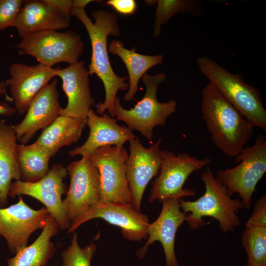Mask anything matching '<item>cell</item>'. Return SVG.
<instances>
[{"label": "cell", "mask_w": 266, "mask_h": 266, "mask_svg": "<svg viewBox=\"0 0 266 266\" xmlns=\"http://www.w3.org/2000/svg\"><path fill=\"white\" fill-rule=\"evenodd\" d=\"M71 16L78 19L85 27L89 36L92 56L88 71L90 75L96 74L102 81L105 92V100L96 105V113L101 116L108 110L110 116L115 117L114 103L119 90L128 89L126 76L120 77L113 71L108 54L107 37L120 34L118 17L114 13L103 9L93 10L92 16L93 23L86 13L85 8L72 7Z\"/></svg>", "instance_id": "cell-1"}, {"label": "cell", "mask_w": 266, "mask_h": 266, "mask_svg": "<svg viewBox=\"0 0 266 266\" xmlns=\"http://www.w3.org/2000/svg\"><path fill=\"white\" fill-rule=\"evenodd\" d=\"M201 113L214 144L235 157L250 140L254 127L210 82L201 93Z\"/></svg>", "instance_id": "cell-2"}, {"label": "cell", "mask_w": 266, "mask_h": 266, "mask_svg": "<svg viewBox=\"0 0 266 266\" xmlns=\"http://www.w3.org/2000/svg\"><path fill=\"white\" fill-rule=\"evenodd\" d=\"M201 179L205 189L201 197L193 201L179 199L182 211L188 213L185 221L191 229L195 230L206 224L203 217H211L218 221L223 233L233 231L241 225L237 214L243 208L241 200L231 198L210 166L202 171Z\"/></svg>", "instance_id": "cell-3"}, {"label": "cell", "mask_w": 266, "mask_h": 266, "mask_svg": "<svg viewBox=\"0 0 266 266\" xmlns=\"http://www.w3.org/2000/svg\"><path fill=\"white\" fill-rule=\"evenodd\" d=\"M200 73L253 127L266 132V110L258 89L239 74L230 72L207 55L197 59Z\"/></svg>", "instance_id": "cell-4"}, {"label": "cell", "mask_w": 266, "mask_h": 266, "mask_svg": "<svg viewBox=\"0 0 266 266\" xmlns=\"http://www.w3.org/2000/svg\"><path fill=\"white\" fill-rule=\"evenodd\" d=\"M166 77L163 72L154 75L145 73L142 77L146 88L145 94L130 109L124 108L117 96L113 107L116 119L125 122L131 130L137 131L148 140H151L154 128L165 126L166 119L176 110L177 104L174 100L161 102L157 99L158 87Z\"/></svg>", "instance_id": "cell-5"}, {"label": "cell", "mask_w": 266, "mask_h": 266, "mask_svg": "<svg viewBox=\"0 0 266 266\" xmlns=\"http://www.w3.org/2000/svg\"><path fill=\"white\" fill-rule=\"evenodd\" d=\"M238 165L231 168L220 169L216 178L227 189L231 196L237 193L243 208L249 209L258 182L266 171V137L259 135L255 143L246 146L235 158Z\"/></svg>", "instance_id": "cell-6"}, {"label": "cell", "mask_w": 266, "mask_h": 266, "mask_svg": "<svg viewBox=\"0 0 266 266\" xmlns=\"http://www.w3.org/2000/svg\"><path fill=\"white\" fill-rule=\"evenodd\" d=\"M84 46L80 35L73 31L47 30L24 37L16 48L21 54L35 58L39 64L52 67L61 62L69 65L77 63Z\"/></svg>", "instance_id": "cell-7"}, {"label": "cell", "mask_w": 266, "mask_h": 266, "mask_svg": "<svg viewBox=\"0 0 266 266\" xmlns=\"http://www.w3.org/2000/svg\"><path fill=\"white\" fill-rule=\"evenodd\" d=\"M161 154L159 174L152 183L148 201L153 203L158 200L162 202L167 199L195 196V191L183 188V185L191 173L207 166L211 159H199L184 152L176 155L166 150H161Z\"/></svg>", "instance_id": "cell-8"}, {"label": "cell", "mask_w": 266, "mask_h": 266, "mask_svg": "<svg viewBox=\"0 0 266 266\" xmlns=\"http://www.w3.org/2000/svg\"><path fill=\"white\" fill-rule=\"evenodd\" d=\"M99 169L101 194L99 201L131 204V195L126 176L129 154L123 146L98 148L89 156Z\"/></svg>", "instance_id": "cell-9"}, {"label": "cell", "mask_w": 266, "mask_h": 266, "mask_svg": "<svg viewBox=\"0 0 266 266\" xmlns=\"http://www.w3.org/2000/svg\"><path fill=\"white\" fill-rule=\"evenodd\" d=\"M68 174L67 168L61 164H54L47 174L35 182L17 180L11 183L8 196L15 198L22 195L32 197L43 203L58 222L61 230L69 229L71 222L65 212L62 195L66 194L64 180Z\"/></svg>", "instance_id": "cell-10"}, {"label": "cell", "mask_w": 266, "mask_h": 266, "mask_svg": "<svg viewBox=\"0 0 266 266\" xmlns=\"http://www.w3.org/2000/svg\"><path fill=\"white\" fill-rule=\"evenodd\" d=\"M66 168L70 182L62 203L71 222L100 200L101 182L99 169L88 156L71 162Z\"/></svg>", "instance_id": "cell-11"}, {"label": "cell", "mask_w": 266, "mask_h": 266, "mask_svg": "<svg viewBox=\"0 0 266 266\" xmlns=\"http://www.w3.org/2000/svg\"><path fill=\"white\" fill-rule=\"evenodd\" d=\"M130 154L126 163V176L131 195V204L140 211L142 199L149 181L159 173L162 161L159 138L149 147L143 146L138 137L129 141Z\"/></svg>", "instance_id": "cell-12"}, {"label": "cell", "mask_w": 266, "mask_h": 266, "mask_svg": "<svg viewBox=\"0 0 266 266\" xmlns=\"http://www.w3.org/2000/svg\"><path fill=\"white\" fill-rule=\"evenodd\" d=\"M50 215L46 208L32 209L21 197L17 203L0 208V235L6 240L10 252L16 254L26 247L32 233L43 229Z\"/></svg>", "instance_id": "cell-13"}, {"label": "cell", "mask_w": 266, "mask_h": 266, "mask_svg": "<svg viewBox=\"0 0 266 266\" xmlns=\"http://www.w3.org/2000/svg\"><path fill=\"white\" fill-rule=\"evenodd\" d=\"M98 218L119 227L123 236L129 240L140 241L148 238L150 223L146 215L135 210L131 204L101 201L72 220L68 233H73L84 223Z\"/></svg>", "instance_id": "cell-14"}, {"label": "cell", "mask_w": 266, "mask_h": 266, "mask_svg": "<svg viewBox=\"0 0 266 266\" xmlns=\"http://www.w3.org/2000/svg\"><path fill=\"white\" fill-rule=\"evenodd\" d=\"M160 215L148 229V238L145 244L136 251L143 259L150 245L160 241L163 247L166 266H179L174 250L175 238L179 227L186 221V214L181 211L179 200L167 199L162 202Z\"/></svg>", "instance_id": "cell-15"}, {"label": "cell", "mask_w": 266, "mask_h": 266, "mask_svg": "<svg viewBox=\"0 0 266 266\" xmlns=\"http://www.w3.org/2000/svg\"><path fill=\"white\" fill-rule=\"evenodd\" d=\"M58 67L40 64L29 66L14 63L9 66L8 79L16 111L20 114L27 112L31 102L50 80L56 76Z\"/></svg>", "instance_id": "cell-16"}, {"label": "cell", "mask_w": 266, "mask_h": 266, "mask_svg": "<svg viewBox=\"0 0 266 266\" xmlns=\"http://www.w3.org/2000/svg\"><path fill=\"white\" fill-rule=\"evenodd\" d=\"M57 84L55 78L44 87L31 102L23 120L14 126L21 144H26L37 132L50 125L60 115Z\"/></svg>", "instance_id": "cell-17"}, {"label": "cell", "mask_w": 266, "mask_h": 266, "mask_svg": "<svg viewBox=\"0 0 266 266\" xmlns=\"http://www.w3.org/2000/svg\"><path fill=\"white\" fill-rule=\"evenodd\" d=\"M89 72L83 61L61 68L58 67L56 76L63 82V89L67 97V103L62 108L60 115L87 118L91 107L95 104L90 86Z\"/></svg>", "instance_id": "cell-18"}, {"label": "cell", "mask_w": 266, "mask_h": 266, "mask_svg": "<svg viewBox=\"0 0 266 266\" xmlns=\"http://www.w3.org/2000/svg\"><path fill=\"white\" fill-rule=\"evenodd\" d=\"M86 125L90 130L87 139L82 146L69 151L70 156H89L101 147L123 146L126 141L135 137L127 126L119 125L116 119L105 113L99 116L92 109L87 114Z\"/></svg>", "instance_id": "cell-19"}, {"label": "cell", "mask_w": 266, "mask_h": 266, "mask_svg": "<svg viewBox=\"0 0 266 266\" xmlns=\"http://www.w3.org/2000/svg\"><path fill=\"white\" fill-rule=\"evenodd\" d=\"M70 18L66 17L45 0L24 1L13 27L23 38L31 34L47 30L58 31L69 26Z\"/></svg>", "instance_id": "cell-20"}, {"label": "cell", "mask_w": 266, "mask_h": 266, "mask_svg": "<svg viewBox=\"0 0 266 266\" xmlns=\"http://www.w3.org/2000/svg\"><path fill=\"white\" fill-rule=\"evenodd\" d=\"M17 135L14 126L0 119V206L7 204L8 191L13 179L21 180L17 158Z\"/></svg>", "instance_id": "cell-21"}, {"label": "cell", "mask_w": 266, "mask_h": 266, "mask_svg": "<svg viewBox=\"0 0 266 266\" xmlns=\"http://www.w3.org/2000/svg\"><path fill=\"white\" fill-rule=\"evenodd\" d=\"M59 228L58 222L50 215L41 233L34 242L7 259V266H46L56 250L51 239L58 233Z\"/></svg>", "instance_id": "cell-22"}, {"label": "cell", "mask_w": 266, "mask_h": 266, "mask_svg": "<svg viewBox=\"0 0 266 266\" xmlns=\"http://www.w3.org/2000/svg\"><path fill=\"white\" fill-rule=\"evenodd\" d=\"M87 118L60 115L43 129L35 142L54 156L62 147L70 146L80 137Z\"/></svg>", "instance_id": "cell-23"}, {"label": "cell", "mask_w": 266, "mask_h": 266, "mask_svg": "<svg viewBox=\"0 0 266 266\" xmlns=\"http://www.w3.org/2000/svg\"><path fill=\"white\" fill-rule=\"evenodd\" d=\"M108 52L119 56L127 67L129 83L128 91L124 96V100L130 101L138 90V84L141 78L152 67L163 63L164 57L161 54L150 56L136 52V48L128 49L125 47L123 42L113 39L110 42Z\"/></svg>", "instance_id": "cell-24"}, {"label": "cell", "mask_w": 266, "mask_h": 266, "mask_svg": "<svg viewBox=\"0 0 266 266\" xmlns=\"http://www.w3.org/2000/svg\"><path fill=\"white\" fill-rule=\"evenodd\" d=\"M52 157L47 149L35 142L30 145L17 144V158L23 181L35 182L44 177L49 170Z\"/></svg>", "instance_id": "cell-25"}, {"label": "cell", "mask_w": 266, "mask_h": 266, "mask_svg": "<svg viewBox=\"0 0 266 266\" xmlns=\"http://www.w3.org/2000/svg\"><path fill=\"white\" fill-rule=\"evenodd\" d=\"M155 19L153 34L158 37L161 34L162 26L166 24L175 15L189 12L198 16L201 14L200 2L194 0H157Z\"/></svg>", "instance_id": "cell-26"}, {"label": "cell", "mask_w": 266, "mask_h": 266, "mask_svg": "<svg viewBox=\"0 0 266 266\" xmlns=\"http://www.w3.org/2000/svg\"><path fill=\"white\" fill-rule=\"evenodd\" d=\"M241 242L247 255V265H266V227L245 226Z\"/></svg>", "instance_id": "cell-27"}, {"label": "cell", "mask_w": 266, "mask_h": 266, "mask_svg": "<svg viewBox=\"0 0 266 266\" xmlns=\"http://www.w3.org/2000/svg\"><path fill=\"white\" fill-rule=\"evenodd\" d=\"M97 250L94 243L84 248L79 246L77 234L73 233L70 244L61 253L62 266H91V260Z\"/></svg>", "instance_id": "cell-28"}, {"label": "cell", "mask_w": 266, "mask_h": 266, "mask_svg": "<svg viewBox=\"0 0 266 266\" xmlns=\"http://www.w3.org/2000/svg\"><path fill=\"white\" fill-rule=\"evenodd\" d=\"M24 1L22 0H0V31L13 27Z\"/></svg>", "instance_id": "cell-29"}, {"label": "cell", "mask_w": 266, "mask_h": 266, "mask_svg": "<svg viewBox=\"0 0 266 266\" xmlns=\"http://www.w3.org/2000/svg\"><path fill=\"white\" fill-rule=\"evenodd\" d=\"M245 226L266 227V196H262L255 203Z\"/></svg>", "instance_id": "cell-30"}, {"label": "cell", "mask_w": 266, "mask_h": 266, "mask_svg": "<svg viewBox=\"0 0 266 266\" xmlns=\"http://www.w3.org/2000/svg\"><path fill=\"white\" fill-rule=\"evenodd\" d=\"M105 4L124 15L133 14L137 8V3L134 0H109Z\"/></svg>", "instance_id": "cell-31"}, {"label": "cell", "mask_w": 266, "mask_h": 266, "mask_svg": "<svg viewBox=\"0 0 266 266\" xmlns=\"http://www.w3.org/2000/svg\"><path fill=\"white\" fill-rule=\"evenodd\" d=\"M47 2L55 8L63 16L70 18L73 7L71 0H45Z\"/></svg>", "instance_id": "cell-32"}, {"label": "cell", "mask_w": 266, "mask_h": 266, "mask_svg": "<svg viewBox=\"0 0 266 266\" xmlns=\"http://www.w3.org/2000/svg\"><path fill=\"white\" fill-rule=\"evenodd\" d=\"M8 86V81L2 80L0 82V95H5L6 99L10 101H12V98L9 97L6 94V89ZM16 112L15 107H11L8 104L2 102L0 103V115L9 116L12 115Z\"/></svg>", "instance_id": "cell-33"}, {"label": "cell", "mask_w": 266, "mask_h": 266, "mask_svg": "<svg viewBox=\"0 0 266 266\" xmlns=\"http://www.w3.org/2000/svg\"><path fill=\"white\" fill-rule=\"evenodd\" d=\"M145 3L147 6H152L154 5L155 6L156 5L157 0H145Z\"/></svg>", "instance_id": "cell-34"}, {"label": "cell", "mask_w": 266, "mask_h": 266, "mask_svg": "<svg viewBox=\"0 0 266 266\" xmlns=\"http://www.w3.org/2000/svg\"><path fill=\"white\" fill-rule=\"evenodd\" d=\"M248 266V265H244V266ZM262 266H266V265Z\"/></svg>", "instance_id": "cell-35"}, {"label": "cell", "mask_w": 266, "mask_h": 266, "mask_svg": "<svg viewBox=\"0 0 266 266\" xmlns=\"http://www.w3.org/2000/svg\"></svg>", "instance_id": "cell-36"}]
</instances>
